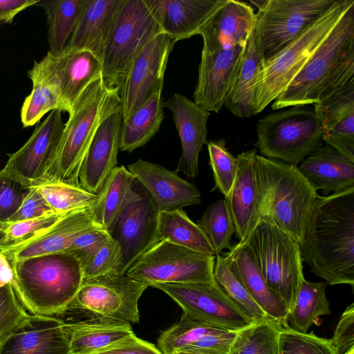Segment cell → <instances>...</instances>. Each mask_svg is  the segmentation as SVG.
Instances as JSON below:
<instances>
[{
  "mask_svg": "<svg viewBox=\"0 0 354 354\" xmlns=\"http://www.w3.org/2000/svg\"><path fill=\"white\" fill-rule=\"evenodd\" d=\"M302 260L328 285L354 287V187L319 196L299 243Z\"/></svg>",
  "mask_w": 354,
  "mask_h": 354,
  "instance_id": "6da1fadb",
  "label": "cell"
},
{
  "mask_svg": "<svg viewBox=\"0 0 354 354\" xmlns=\"http://www.w3.org/2000/svg\"><path fill=\"white\" fill-rule=\"evenodd\" d=\"M10 263L17 295L32 315L59 317L84 280L80 263L66 252Z\"/></svg>",
  "mask_w": 354,
  "mask_h": 354,
  "instance_id": "7a4b0ae2",
  "label": "cell"
},
{
  "mask_svg": "<svg viewBox=\"0 0 354 354\" xmlns=\"http://www.w3.org/2000/svg\"><path fill=\"white\" fill-rule=\"evenodd\" d=\"M260 219L267 220L299 243L319 194L297 166L257 155Z\"/></svg>",
  "mask_w": 354,
  "mask_h": 354,
  "instance_id": "3957f363",
  "label": "cell"
},
{
  "mask_svg": "<svg viewBox=\"0 0 354 354\" xmlns=\"http://www.w3.org/2000/svg\"><path fill=\"white\" fill-rule=\"evenodd\" d=\"M122 111L119 88L109 86L102 75L92 82L74 105L64 129L48 180L79 185L82 162L100 124Z\"/></svg>",
  "mask_w": 354,
  "mask_h": 354,
  "instance_id": "277c9868",
  "label": "cell"
},
{
  "mask_svg": "<svg viewBox=\"0 0 354 354\" xmlns=\"http://www.w3.org/2000/svg\"><path fill=\"white\" fill-rule=\"evenodd\" d=\"M149 286L114 272L84 279L57 318L66 324H129L139 322L138 302Z\"/></svg>",
  "mask_w": 354,
  "mask_h": 354,
  "instance_id": "5b68a950",
  "label": "cell"
},
{
  "mask_svg": "<svg viewBox=\"0 0 354 354\" xmlns=\"http://www.w3.org/2000/svg\"><path fill=\"white\" fill-rule=\"evenodd\" d=\"M353 3L354 0H336L299 37L262 62L257 80L254 115L263 111L286 89Z\"/></svg>",
  "mask_w": 354,
  "mask_h": 354,
  "instance_id": "8992f818",
  "label": "cell"
},
{
  "mask_svg": "<svg viewBox=\"0 0 354 354\" xmlns=\"http://www.w3.org/2000/svg\"><path fill=\"white\" fill-rule=\"evenodd\" d=\"M354 53V3L345 12L286 89L274 100L273 111L317 103L334 73Z\"/></svg>",
  "mask_w": 354,
  "mask_h": 354,
  "instance_id": "52a82bcc",
  "label": "cell"
},
{
  "mask_svg": "<svg viewBox=\"0 0 354 354\" xmlns=\"http://www.w3.org/2000/svg\"><path fill=\"white\" fill-rule=\"evenodd\" d=\"M324 133L314 106H292L259 120L256 146L263 157L297 166L324 143Z\"/></svg>",
  "mask_w": 354,
  "mask_h": 354,
  "instance_id": "ba28073f",
  "label": "cell"
},
{
  "mask_svg": "<svg viewBox=\"0 0 354 354\" xmlns=\"http://www.w3.org/2000/svg\"><path fill=\"white\" fill-rule=\"evenodd\" d=\"M244 243L251 248L267 283L284 302L289 314L304 279L299 243L265 219L259 221Z\"/></svg>",
  "mask_w": 354,
  "mask_h": 354,
  "instance_id": "9c48e42d",
  "label": "cell"
},
{
  "mask_svg": "<svg viewBox=\"0 0 354 354\" xmlns=\"http://www.w3.org/2000/svg\"><path fill=\"white\" fill-rule=\"evenodd\" d=\"M336 0H264L258 8L252 37L266 62L288 46L324 15Z\"/></svg>",
  "mask_w": 354,
  "mask_h": 354,
  "instance_id": "30bf717a",
  "label": "cell"
},
{
  "mask_svg": "<svg viewBox=\"0 0 354 354\" xmlns=\"http://www.w3.org/2000/svg\"><path fill=\"white\" fill-rule=\"evenodd\" d=\"M162 32L145 0H123L102 60L105 83L120 89L138 53Z\"/></svg>",
  "mask_w": 354,
  "mask_h": 354,
  "instance_id": "8fae6325",
  "label": "cell"
},
{
  "mask_svg": "<svg viewBox=\"0 0 354 354\" xmlns=\"http://www.w3.org/2000/svg\"><path fill=\"white\" fill-rule=\"evenodd\" d=\"M214 261L215 255L162 241L142 254L125 274L148 286L155 283H214Z\"/></svg>",
  "mask_w": 354,
  "mask_h": 354,
  "instance_id": "7c38bea8",
  "label": "cell"
},
{
  "mask_svg": "<svg viewBox=\"0 0 354 354\" xmlns=\"http://www.w3.org/2000/svg\"><path fill=\"white\" fill-rule=\"evenodd\" d=\"M62 111L55 109L37 124L28 141L9 154L2 169L28 187L46 182L58 154L64 129Z\"/></svg>",
  "mask_w": 354,
  "mask_h": 354,
  "instance_id": "4fadbf2b",
  "label": "cell"
},
{
  "mask_svg": "<svg viewBox=\"0 0 354 354\" xmlns=\"http://www.w3.org/2000/svg\"><path fill=\"white\" fill-rule=\"evenodd\" d=\"M169 295L184 313L232 331L253 322L216 283H155L151 286Z\"/></svg>",
  "mask_w": 354,
  "mask_h": 354,
  "instance_id": "5bb4252c",
  "label": "cell"
},
{
  "mask_svg": "<svg viewBox=\"0 0 354 354\" xmlns=\"http://www.w3.org/2000/svg\"><path fill=\"white\" fill-rule=\"evenodd\" d=\"M175 44L162 32L151 39L135 58L119 89L122 123L157 88L164 86L165 73Z\"/></svg>",
  "mask_w": 354,
  "mask_h": 354,
  "instance_id": "9a60e30c",
  "label": "cell"
},
{
  "mask_svg": "<svg viewBox=\"0 0 354 354\" xmlns=\"http://www.w3.org/2000/svg\"><path fill=\"white\" fill-rule=\"evenodd\" d=\"M247 45L231 48L203 44L194 102L210 112L218 113L241 66Z\"/></svg>",
  "mask_w": 354,
  "mask_h": 354,
  "instance_id": "2e32d148",
  "label": "cell"
},
{
  "mask_svg": "<svg viewBox=\"0 0 354 354\" xmlns=\"http://www.w3.org/2000/svg\"><path fill=\"white\" fill-rule=\"evenodd\" d=\"M140 187V197L121 212L111 234L121 248L120 274L155 242L159 212L147 190Z\"/></svg>",
  "mask_w": 354,
  "mask_h": 354,
  "instance_id": "e0dca14e",
  "label": "cell"
},
{
  "mask_svg": "<svg viewBox=\"0 0 354 354\" xmlns=\"http://www.w3.org/2000/svg\"><path fill=\"white\" fill-rule=\"evenodd\" d=\"M257 155L256 149L238 155L234 181L223 198L241 244L248 241L260 220Z\"/></svg>",
  "mask_w": 354,
  "mask_h": 354,
  "instance_id": "ac0fdd59",
  "label": "cell"
},
{
  "mask_svg": "<svg viewBox=\"0 0 354 354\" xmlns=\"http://www.w3.org/2000/svg\"><path fill=\"white\" fill-rule=\"evenodd\" d=\"M0 354H72L64 322L28 315L0 342Z\"/></svg>",
  "mask_w": 354,
  "mask_h": 354,
  "instance_id": "d6986e66",
  "label": "cell"
},
{
  "mask_svg": "<svg viewBox=\"0 0 354 354\" xmlns=\"http://www.w3.org/2000/svg\"><path fill=\"white\" fill-rule=\"evenodd\" d=\"M236 333L183 312L178 322L160 335L157 348L162 354L183 351L230 354Z\"/></svg>",
  "mask_w": 354,
  "mask_h": 354,
  "instance_id": "ffe728a7",
  "label": "cell"
},
{
  "mask_svg": "<svg viewBox=\"0 0 354 354\" xmlns=\"http://www.w3.org/2000/svg\"><path fill=\"white\" fill-rule=\"evenodd\" d=\"M135 179L147 190L158 212L199 204L201 194L174 171L142 159L127 166Z\"/></svg>",
  "mask_w": 354,
  "mask_h": 354,
  "instance_id": "44dd1931",
  "label": "cell"
},
{
  "mask_svg": "<svg viewBox=\"0 0 354 354\" xmlns=\"http://www.w3.org/2000/svg\"><path fill=\"white\" fill-rule=\"evenodd\" d=\"M122 122L121 111L109 116L97 129L84 156L78 182L90 193L98 195L117 167Z\"/></svg>",
  "mask_w": 354,
  "mask_h": 354,
  "instance_id": "7402d4cb",
  "label": "cell"
},
{
  "mask_svg": "<svg viewBox=\"0 0 354 354\" xmlns=\"http://www.w3.org/2000/svg\"><path fill=\"white\" fill-rule=\"evenodd\" d=\"M173 115L182 147L176 173L194 178L198 174V156L207 143V122L210 113L185 95L174 93L162 103Z\"/></svg>",
  "mask_w": 354,
  "mask_h": 354,
  "instance_id": "603a6c76",
  "label": "cell"
},
{
  "mask_svg": "<svg viewBox=\"0 0 354 354\" xmlns=\"http://www.w3.org/2000/svg\"><path fill=\"white\" fill-rule=\"evenodd\" d=\"M162 32L176 43L199 35L227 0H145Z\"/></svg>",
  "mask_w": 354,
  "mask_h": 354,
  "instance_id": "cb8c5ba5",
  "label": "cell"
},
{
  "mask_svg": "<svg viewBox=\"0 0 354 354\" xmlns=\"http://www.w3.org/2000/svg\"><path fill=\"white\" fill-rule=\"evenodd\" d=\"M43 59L59 81L62 110L69 115L87 86L102 75V62L87 50L48 51Z\"/></svg>",
  "mask_w": 354,
  "mask_h": 354,
  "instance_id": "d4e9b609",
  "label": "cell"
},
{
  "mask_svg": "<svg viewBox=\"0 0 354 354\" xmlns=\"http://www.w3.org/2000/svg\"><path fill=\"white\" fill-rule=\"evenodd\" d=\"M89 208L68 212L35 239L1 252L10 262H14L32 257L64 252L78 235L90 229L99 227L94 223Z\"/></svg>",
  "mask_w": 354,
  "mask_h": 354,
  "instance_id": "484cf974",
  "label": "cell"
},
{
  "mask_svg": "<svg viewBox=\"0 0 354 354\" xmlns=\"http://www.w3.org/2000/svg\"><path fill=\"white\" fill-rule=\"evenodd\" d=\"M122 1L85 0L64 50H87L102 62L111 28Z\"/></svg>",
  "mask_w": 354,
  "mask_h": 354,
  "instance_id": "4316f807",
  "label": "cell"
},
{
  "mask_svg": "<svg viewBox=\"0 0 354 354\" xmlns=\"http://www.w3.org/2000/svg\"><path fill=\"white\" fill-rule=\"evenodd\" d=\"M302 175L324 195L354 187V161L324 143L297 166Z\"/></svg>",
  "mask_w": 354,
  "mask_h": 354,
  "instance_id": "83f0119b",
  "label": "cell"
},
{
  "mask_svg": "<svg viewBox=\"0 0 354 354\" xmlns=\"http://www.w3.org/2000/svg\"><path fill=\"white\" fill-rule=\"evenodd\" d=\"M256 19L253 8L245 2L227 0L204 25L199 35L205 43L223 48L247 45Z\"/></svg>",
  "mask_w": 354,
  "mask_h": 354,
  "instance_id": "f1b7e54d",
  "label": "cell"
},
{
  "mask_svg": "<svg viewBox=\"0 0 354 354\" xmlns=\"http://www.w3.org/2000/svg\"><path fill=\"white\" fill-rule=\"evenodd\" d=\"M313 106L323 123L324 142L354 161V85Z\"/></svg>",
  "mask_w": 354,
  "mask_h": 354,
  "instance_id": "f546056e",
  "label": "cell"
},
{
  "mask_svg": "<svg viewBox=\"0 0 354 354\" xmlns=\"http://www.w3.org/2000/svg\"><path fill=\"white\" fill-rule=\"evenodd\" d=\"M228 254L249 294L266 317L281 327L289 326L287 307L267 283L250 246L238 243L230 248Z\"/></svg>",
  "mask_w": 354,
  "mask_h": 354,
  "instance_id": "4dcf8cb0",
  "label": "cell"
},
{
  "mask_svg": "<svg viewBox=\"0 0 354 354\" xmlns=\"http://www.w3.org/2000/svg\"><path fill=\"white\" fill-rule=\"evenodd\" d=\"M135 182L134 176L124 166H117L97 201L89 208L94 223L110 234L121 212L140 196V189H136Z\"/></svg>",
  "mask_w": 354,
  "mask_h": 354,
  "instance_id": "1f68e13d",
  "label": "cell"
},
{
  "mask_svg": "<svg viewBox=\"0 0 354 354\" xmlns=\"http://www.w3.org/2000/svg\"><path fill=\"white\" fill-rule=\"evenodd\" d=\"M28 75L32 88L21 109L24 127L33 126L49 111L55 109L62 111L59 81L43 58L35 61Z\"/></svg>",
  "mask_w": 354,
  "mask_h": 354,
  "instance_id": "d6a6232c",
  "label": "cell"
},
{
  "mask_svg": "<svg viewBox=\"0 0 354 354\" xmlns=\"http://www.w3.org/2000/svg\"><path fill=\"white\" fill-rule=\"evenodd\" d=\"M157 88L124 123L120 132L119 149L131 153L145 146L158 132L164 119L162 91Z\"/></svg>",
  "mask_w": 354,
  "mask_h": 354,
  "instance_id": "836d02e7",
  "label": "cell"
},
{
  "mask_svg": "<svg viewBox=\"0 0 354 354\" xmlns=\"http://www.w3.org/2000/svg\"><path fill=\"white\" fill-rule=\"evenodd\" d=\"M262 62V58L255 46L252 33L247 44L241 66L224 104V106L237 118H248L254 115L257 80Z\"/></svg>",
  "mask_w": 354,
  "mask_h": 354,
  "instance_id": "e575fe53",
  "label": "cell"
},
{
  "mask_svg": "<svg viewBox=\"0 0 354 354\" xmlns=\"http://www.w3.org/2000/svg\"><path fill=\"white\" fill-rule=\"evenodd\" d=\"M72 354H94L133 335L129 324H66Z\"/></svg>",
  "mask_w": 354,
  "mask_h": 354,
  "instance_id": "d590c367",
  "label": "cell"
},
{
  "mask_svg": "<svg viewBox=\"0 0 354 354\" xmlns=\"http://www.w3.org/2000/svg\"><path fill=\"white\" fill-rule=\"evenodd\" d=\"M162 241L216 255L204 232L183 209L159 212L154 244Z\"/></svg>",
  "mask_w": 354,
  "mask_h": 354,
  "instance_id": "8d00e7d4",
  "label": "cell"
},
{
  "mask_svg": "<svg viewBox=\"0 0 354 354\" xmlns=\"http://www.w3.org/2000/svg\"><path fill=\"white\" fill-rule=\"evenodd\" d=\"M84 1H40L47 17L50 53L59 55L64 51L75 28Z\"/></svg>",
  "mask_w": 354,
  "mask_h": 354,
  "instance_id": "74e56055",
  "label": "cell"
},
{
  "mask_svg": "<svg viewBox=\"0 0 354 354\" xmlns=\"http://www.w3.org/2000/svg\"><path fill=\"white\" fill-rule=\"evenodd\" d=\"M324 282L302 280L292 309L288 314V324L293 330L307 333L320 316L331 313Z\"/></svg>",
  "mask_w": 354,
  "mask_h": 354,
  "instance_id": "f35d334b",
  "label": "cell"
},
{
  "mask_svg": "<svg viewBox=\"0 0 354 354\" xmlns=\"http://www.w3.org/2000/svg\"><path fill=\"white\" fill-rule=\"evenodd\" d=\"M213 277L228 297L253 321L268 318L249 294L228 253L215 255Z\"/></svg>",
  "mask_w": 354,
  "mask_h": 354,
  "instance_id": "ab89813d",
  "label": "cell"
},
{
  "mask_svg": "<svg viewBox=\"0 0 354 354\" xmlns=\"http://www.w3.org/2000/svg\"><path fill=\"white\" fill-rule=\"evenodd\" d=\"M281 326L266 318L236 331L230 354H277Z\"/></svg>",
  "mask_w": 354,
  "mask_h": 354,
  "instance_id": "60d3db41",
  "label": "cell"
},
{
  "mask_svg": "<svg viewBox=\"0 0 354 354\" xmlns=\"http://www.w3.org/2000/svg\"><path fill=\"white\" fill-rule=\"evenodd\" d=\"M47 203L59 214L92 207L98 198L80 185L48 180L35 186Z\"/></svg>",
  "mask_w": 354,
  "mask_h": 354,
  "instance_id": "b9f144b4",
  "label": "cell"
},
{
  "mask_svg": "<svg viewBox=\"0 0 354 354\" xmlns=\"http://www.w3.org/2000/svg\"><path fill=\"white\" fill-rule=\"evenodd\" d=\"M196 224L204 232L215 254L230 249L231 239L235 230L224 199L208 205Z\"/></svg>",
  "mask_w": 354,
  "mask_h": 354,
  "instance_id": "7bdbcfd3",
  "label": "cell"
},
{
  "mask_svg": "<svg viewBox=\"0 0 354 354\" xmlns=\"http://www.w3.org/2000/svg\"><path fill=\"white\" fill-rule=\"evenodd\" d=\"M277 354H336L330 339L320 337L313 331L301 333L290 326L281 327Z\"/></svg>",
  "mask_w": 354,
  "mask_h": 354,
  "instance_id": "ee69618b",
  "label": "cell"
},
{
  "mask_svg": "<svg viewBox=\"0 0 354 354\" xmlns=\"http://www.w3.org/2000/svg\"><path fill=\"white\" fill-rule=\"evenodd\" d=\"M63 215L64 214L55 213L9 223L3 230L0 239V252H4L35 239L54 225Z\"/></svg>",
  "mask_w": 354,
  "mask_h": 354,
  "instance_id": "f6af8a7d",
  "label": "cell"
},
{
  "mask_svg": "<svg viewBox=\"0 0 354 354\" xmlns=\"http://www.w3.org/2000/svg\"><path fill=\"white\" fill-rule=\"evenodd\" d=\"M207 145L215 182L214 188L225 196L234 181L237 159L229 151L224 139L211 140Z\"/></svg>",
  "mask_w": 354,
  "mask_h": 354,
  "instance_id": "bcb514c9",
  "label": "cell"
},
{
  "mask_svg": "<svg viewBox=\"0 0 354 354\" xmlns=\"http://www.w3.org/2000/svg\"><path fill=\"white\" fill-rule=\"evenodd\" d=\"M13 282L0 279V342L29 315L17 295Z\"/></svg>",
  "mask_w": 354,
  "mask_h": 354,
  "instance_id": "7dc6e473",
  "label": "cell"
},
{
  "mask_svg": "<svg viewBox=\"0 0 354 354\" xmlns=\"http://www.w3.org/2000/svg\"><path fill=\"white\" fill-rule=\"evenodd\" d=\"M121 259L120 244L111 236L82 267L84 279L111 272L119 274Z\"/></svg>",
  "mask_w": 354,
  "mask_h": 354,
  "instance_id": "c3c4849f",
  "label": "cell"
},
{
  "mask_svg": "<svg viewBox=\"0 0 354 354\" xmlns=\"http://www.w3.org/2000/svg\"><path fill=\"white\" fill-rule=\"evenodd\" d=\"M30 188L0 170V232L20 207Z\"/></svg>",
  "mask_w": 354,
  "mask_h": 354,
  "instance_id": "681fc988",
  "label": "cell"
},
{
  "mask_svg": "<svg viewBox=\"0 0 354 354\" xmlns=\"http://www.w3.org/2000/svg\"><path fill=\"white\" fill-rule=\"evenodd\" d=\"M110 236L111 234L102 228L90 229L78 235L64 252L73 254L82 268Z\"/></svg>",
  "mask_w": 354,
  "mask_h": 354,
  "instance_id": "f907efd6",
  "label": "cell"
},
{
  "mask_svg": "<svg viewBox=\"0 0 354 354\" xmlns=\"http://www.w3.org/2000/svg\"><path fill=\"white\" fill-rule=\"evenodd\" d=\"M55 213L37 188L31 187L20 207L11 217L9 223L37 218Z\"/></svg>",
  "mask_w": 354,
  "mask_h": 354,
  "instance_id": "816d5d0a",
  "label": "cell"
},
{
  "mask_svg": "<svg viewBox=\"0 0 354 354\" xmlns=\"http://www.w3.org/2000/svg\"><path fill=\"white\" fill-rule=\"evenodd\" d=\"M336 354H344L354 347V304L348 306L330 339Z\"/></svg>",
  "mask_w": 354,
  "mask_h": 354,
  "instance_id": "f5cc1de1",
  "label": "cell"
},
{
  "mask_svg": "<svg viewBox=\"0 0 354 354\" xmlns=\"http://www.w3.org/2000/svg\"><path fill=\"white\" fill-rule=\"evenodd\" d=\"M94 354H162L153 344L138 338L136 334L122 342Z\"/></svg>",
  "mask_w": 354,
  "mask_h": 354,
  "instance_id": "db71d44e",
  "label": "cell"
},
{
  "mask_svg": "<svg viewBox=\"0 0 354 354\" xmlns=\"http://www.w3.org/2000/svg\"><path fill=\"white\" fill-rule=\"evenodd\" d=\"M39 1L40 0H0V25L11 24L19 13Z\"/></svg>",
  "mask_w": 354,
  "mask_h": 354,
  "instance_id": "11a10c76",
  "label": "cell"
},
{
  "mask_svg": "<svg viewBox=\"0 0 354 354\" xmlns=\"http://www.w3.org/2000/svg\"><path fill=\"white\" fill-rule=\"evenodd\" d=\"M173 354H212V353L198 351H183L176 352Z\"/></svg>",
  "mask_w": 354,
  "mask_h": 354,
  "instance_id": "9f6ffc18",
  "label": "cell"
},
{
  "mask_svg": "<svg viewBox=\"0 0 354 354\" xmlns=\"http://www.w3.org/2000/svg\"><path fill=\"white\" fill-rule=\"evenodd\" d=\"M344 354H354V347L351 348L349 351H348Z\"/></svg>",
  "mask_w": 354,
  "mask_h": 354,
  "instance_id": "6f0895ef",
  "label": "cell"
},
{
  "mask_svg": "<svg viewBox=\"0 0 354 354\" xmlns=\"http://www.w3.org/2000/svg\"><path fill=\"white\" fill-rule=\"evenodd\" d=\"M2 236V232H0V239L1 238Z\"/></svg>",
  "mask_w": 354,
  "mask_h": 354,
  "instance_id": "680465c9",
  "label": "cell"
}]
</instances>
